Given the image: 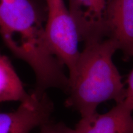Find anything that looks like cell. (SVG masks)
Listing matches in <instances>:
<instances>
[{
	"label": "cell",
	"instance_id": "obj_1",
	"mask_svg": "<svg viewBox=\"0 0 133 133\" xmlns=\"http://www.w3.org/2000/svg\"><path fill=\"white\" fill-rule=\"evenodd\" d=\"M48 16L46 1L0 0V36L15 57L25 62L34 71L35 88L41 95L49 88L67 94L69 76L48 48L44 27Z\"/></svg>",
	"mask_w": 133,
	"mask_h": 133
},
{
	"label": "cell",
	"instance_id": "obj_2",
	"mask_svg": "<svg viewBox=\"0 0 133 133\" xmlns=\"http://www.w3.org/2000/svg\"><path fill=\"white\" fill-rule=\"evenodd\" d=\"M74 75L70 78V89L65 105L78 111L81 117L97 112L101 103L121 102L126 88L113 62V55L118 49L110 38L84 43Z\"/></svg>",
	"mask_w": 133,
	"mask_h": 133
},
{
	"label": "cell",
	"instance_id": "obj_3",
	"mask_svg": "<svg viewBox=\"0 0 133 133\" xmlns=\"http://www.w3.org/2000/svg\"><path fill=\"white\" fill-rule=\"evenodd\" d=\"M48 16L44 32L48 48L62 65L69 69L71 78L75 71L81 41L77 25L64 0H44Z\"/></svg>",
	"mask_w": 133,
	"mask_h": 133
},
{
	"label": "cell",
	"instance_id": "obj_4",
	"mask_svg": "<svg viewBox=\"0 0 133 133\" xmlns=\"http://www.w3.org/2000/svg\"><path fill=\"white\" fill-rule=\"evenodd\" d=\"M69 12L84 43L108 38V21L114 0H69Z\"/></svg>",
	"mask_w": 133,
	"mask_h": 133
},
{
	"label": "cell",
	"instance_id": "obj_5",
	"mask_svg": "<svg viewBox=\"0 0 133 133\" xmlns=\"http://www.w3.org/2000/svg\"><path fill=\"white\" fill-rule=\"evenodd\" d=\"M21 102L14 112L0 113V133H30L37 126L50 120L54 104L46 94Z\"/></svg>",
	"mask_w": 133,
	"mask_h": 133
},
{
	"label": "cell",
	"instance_id": "obj_6",
	"mask_svg": "<svg viewBox=\"0 0 133 133\" xmlns=\"http://www.w3.org/2000/svg\"><path fill=\"white\" fill-rule=\"evenodd\" d=\"M132 112L123 101L107 113L81 117L75 129L77 133H133Z\"/></svg>",
	"mask_w": 133,
	"mask_h": 133
},
{
	"label": "cell",
	"instance_id": "obj_7",
	"mask_svg": "<svg viewBox=\"0 0 133 133\" xmlns=\"http://www.w3.org/2000/svg\"><path fill=\"white\" fill-rule=\"evenodd\" d=\"M108 38L116 43L125 61L133 57V0H114L108 21Z\"/></svg>",
	"mask_w": 133,
	"mask_h": 133
},
{
	"label": "cell",
	"instance_id": "obj_8",
	"mask_svg": "<svg viewBox=\"0 0 133 133\" xmlns=\"http://www.w3.org/2000/svg\"><path fill=\"white\" fill-rule=\"evenodd\" d=\"M33 98L17 74L11 61L0 52V102H27Z\"/></svg>",
	"mask_w": 133,
	"mask_h": 133
},
{
	"label": "cell",
	"instance_id": "obj_9",
	"mask_svg": "<svg viewBox=\"0 0 133 133\" xmlns=\"http://www.w3.org/2000/svg\"><path fill=\"white\" fill-rule=\"evenodd\" d=\"M39 127V133H77L75 129L70 128L62 123H54L51 120Z\"/></svg>",
	"mask_w": 133,
	"mask_h": 133
},
{
	"label": "cell",
	"instance_id": "obj_10",
	"mask_svg": "<svg viewBox=\"0 0 133 133\" xmlns=\"http://www.w3.org/2000/svg\"><path fill=\"white\" fill-rule=\"evenodd\" d=\"M127 83L128 87L126 88V96L123 101L133 110V69L129 74Z\"/></svg>",
	"mask_w": 133,
	"mask_h": 133
}]
</instances>
